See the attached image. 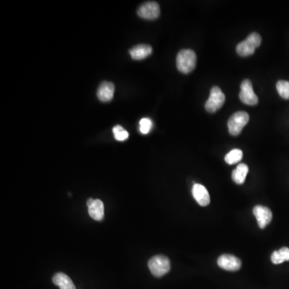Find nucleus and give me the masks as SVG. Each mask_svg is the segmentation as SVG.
Wrapping results in <instances>:
<instances>
[{
	"mask_svg": "<svg viewBox=\"0 0 289 289\" xmlns=\"http://www.w3.org/2000/svg\"><path fill=\"white\" fill-rule=\"evenodd\" d=\"M197 56L194 51L184 49L179 52L176 60L177 69L179 72L187 74L195 69Z\"/></svg>",
	"mask_w": 289,
	"mask_h": 289,
	"instance_id": "nucleus-1",
	"label": "nucleus"
},
{
	"mask_svg": "<svg viewBox=\"0 0 289 289\" xmlns=\"http://www.w3.org/2000/svg\"><path fill=\"white\" fill-rule=\"evenodd\" d=\"M261 36L256 32L251 33L247 39L237 45L236 52L240 56H248L253 54L256 48L261 45Z\"/></svg>",
	"mask_w": 289,
	"mask_h": 289,
	"instance_id": "nucleus-2",
	"label": "nucleus"
},
{
	"mask_svg": "<svg viewBox=\"0 0 289 289\" xmlns=\"http://www.w3.org/2000/svg\"><path fill=\"white\" fill-rule=\"evenodd\" d=\"M148 266L153 276L162 277L170 272V259L163 255H158L149 259Z\"/></svg>",
	"mask_w": 289,
	"mask_h": 289,
	"instance_id": "nucleus-3",
	"label": "nucleus"
},
{
	"mask_svg": "<svg viewBox=\"0 0 289 289\" xmlns=\"http://www.w3.org/2000/svg\"><path fill=\"white\" fill-rule=\"evenodd\" d=\"M248 121H249V115L248 113L243 111L235 113L228 121V126L230 134L233 136L239 135L245 125L248 123Z\"/></svg>",
	"mask_w": 289,
	"mask_h": 289,
	"instance_id": "nucleus-4",
	"label": "nucleus"
},
{
	"mask_svg": "<svg viewBox=\"0 0 289 289\" xmlns=\"http://www.w3.org/2000/svg\"><path fill=\"white\" fill-rule=\"evenodd\" d=\"M225 95L218 86L213 87L211 90L209 98L205 104L206 110L209 113H215L224 105Z\"/></svg>",
	"mask_w": 289,
	"mask_h": 289,
	"instance_id": "nucleus-5",
	"label": "nucleus"
},
{
	"mask_svg": "<svg viewBox=\"0 0 289 289\" xmlns=\"http://www.w3.org/2000/svg\"><path fill=\"white\" fill-rule=\"evenodd\" d=\"M241 91L239 93V99L242 103L248 105H257L258 97L254 93L252 84L251 80H244L240 86Z\"/></svg>",
	"mask_w": 289,
	"mask_h": 289,
	"instance_id": "nucleus-6",
	"label": "nucleus"
},
{
	"mask_svg": "<svg viewBox=\"0 0 289 289\" xmlns=\"http://www.w3.org/2000/svg\"><path fill=\"white\" fill-rule=\"evenodd\" d=\"M138 15L146 19H155L160 15V7L156 2H146L138 8Z\"/></svg>",
	"mask_w": 289,
	"mask_h": 289,
	"instance_id": "nucleus-7",
	"label": "nucleus"
},
{
	"mask_svg": "<svg viewBox=\"0 0 289 289\" xmlns=\"http://www.w3.org/2000/svg\"><path fill=\"white\" fill-rule=\"evenodd\" d=\"M218 265L224 270L236 272L240 269L242 263L239 258L235 257L232 255L224 254L218 257Z\"/></svg>",
	"mask_w": 289,
	"mask_h": 289,
	"instance_id": "nucleus-8",
	"label": "nucleus"
},
{
	"mask_svg": "<svg viewBox=\"0 0 289 289\" xmlns=\"http://www.w3.org/2000/svg\"><path fill=\"white\" fill-rule=\"evenodd\" d=\"M253 214L256 216L258 225L261 229L266 228L273 219V213L269 207L256 206L254 207Z\"/></svg>",
	"mask_w": 289,
	"mask_h": 289,
	"instance_id": "nucleus-9",
	"label": "nucleus"
},
{
	"mask_svg": "<svg viewBox=\"0 0 289 289\" xmlns=\"http://www.w3.org/2000/svg\"><path fill=\"white\" fill-rule=\"evenodd\" d=\"M192 194L194 199L202 207L209 205L210 202H211L210 194L208 190L203 185L195 183L192 188Z\"/></svg>",
	"mask_w": 289,
	"mask_h": 289,
	"instance_id": "nucleus-10",
	"label": "nucleus"
},
{
	"mask_svg": "<svg viewBox=\"0 0 289 289\" xmlns=\"http://www.w3.org/2000/svg\"><path fill=\"white\" fill-rule=\"evenodd\" d=\"M97 97L103 102L110 101L114 97V84L108 81L103 82L97 90Z\"/></svg>",
	"mask_w": 289,
	"mask_h": 289,
	"instance_id": "nucleus-11",
	"label": "nucleus"
},
{
	"mask_svg": "<svg viewBox=\"0 0 289 289\" xmlns=\"http://www.w3.org/2000/svg\"><path fill=\"white\" fill-rule=\"evenodd\" d=\"M153 52L151 46L147 45H137L129 50L131 57L135 60H143L148 57Z\"/></svg>",
	"mask_w": 289,
	"mask_h": 289,
	"instance_id": "nucleus-12",
	"label": "nucleus"
},
{
	"mask_svg": "<svg viewBox=\"0 0 289 289\" xmlns=\"http://www.w3.org/2000/svg\"><path fill=\"white\" fill-rule=\"evenodd\" d=\"M53 282V284L60 287V289H77L71 278L64 273H58L55 274Z\"/></svg>",
	"mask_w": 289,
	"mask_h": 289,
	"instance_id": "nucleus-13",
	"label": "nucleus"
},
{
	"mask_svg": "<svg viewBox=\"0 0 289 289\" xmlns=\"http://www.w3.org/2000/svg\"><path fill=\"white\" fill-rule=\"evenodd\" d=\"M88 214L94 220H102L105 215V207L103 202L100 199H95L93 205L88 207Z\"/></svg>",
	"mask_w": 289,
	"mask_h": 289,
	"instance_id": "nucleus-14",
	"label": "nucleus"
},
{
	"mask_svg": "<svg viewBox=\"0 0 289 289\" xmlns=\"http://www.w3.org/2000/svg\"><path fill=\"white\" fill-rule=\"evenodd\" d=\"M248 166L245 163H240L237 166L235 170L232 172V179L237 184H242L246 180L248 175Z\"/></svg>",
	"mask_w": 289,
	"mask_h": 289,
	"instance_id": "nucleus-15",
	"label": "nucleus"
},
{
	"mask_svg": "<svg viewBox=\"0 0 289 289\" xmlns=\"http://www.w3.org/2000/svg\"><path fill=\"white\" fill-rule=\"evenodd\" d=\"M271 259L274 264H280L284 261H289V248L284 247L280 250L273 252Z\"/></svg>",
	"mask_w": 289,
	"mask_h": 289,
	"instance_id": "nucleus-16",
	"label": "nucleus"
},
{
	"mask_svg": "<svg viewBox=\"0 0 289 289\" xmlns=\"http://www.w3.org/2000/svg\"><path fill=\"white\" fill-rule=\"evenodd\" d=\"M242 155L243 154H242V151L241 149H232L225 156V162L229 165L239 163L242 160Z\"/></svg>",
	"mask_w": 289,
	"mask_h": 289,
	"instance_id": "nucleus-17",
	"label": "nucleus"
},
{
	"mask_svg": "<svg viewBox=\"0 0 289 289\" xmlns=\"http://www.w3.org/2000/svg\"><path fill=\"white\" fill-rule=\"evenodd\" d=\"M276 90L282 98L289 99V81L279 80L276 84Z\"/></svg>",
	"mask_w": 289,
	"mask_h": 289,
	"instance_id": "nucleus-18",
	"label": "nucleus"
},
{
	"mask_svg": "<svg viewBox=\"0 0 289 289\" xmlns=\"http://www.w3.org/2000/svg\"><path fill=\"white\" fill-rule=\"evenodd\" d=\"M113 132H114L116 140L119 141V142H123L129 138V132L125 130L121 125H116L113 129Z\"/></svg>",
	"mask_w": 289,
	"mask_h": 289,
	"instance_id": "nucleus-19",
	"label": "nucleus"
},
{
	"mask_svg": "<svg viewBox=\"0 0 289 289\" xmlns=\"http://www.w3.org/2000/svg\"><path fill=\"white\" fill-rule=\"evenodd\" d=\"M139 129L140 132L143 135H147L149 134V131L151 130L152 127H153V122L149 118H142L139 122Z\"/></svg>",
	"mask_w": 289,
	"mask_h": 289,
	"instance_id": "nucleus-20",
	"label": "nucleus"
},
{
	"mask_svg": "<svg viewBox=\"0 0 289 289\" xmlns=\"http://www.w3.org/2000/svg\"><path fill=\"white\" fill-rule=\"evenodd\" d=\"M94 201H95V199H94V198H90V199L87 201V206H88V207H91L93 204H94Z\"/></svg>",
	"mask_w": 289,
	"mask_h": 289,
	"instance_id": "nucleus-21",
	"label": "nucleus"
}]
</instances>
